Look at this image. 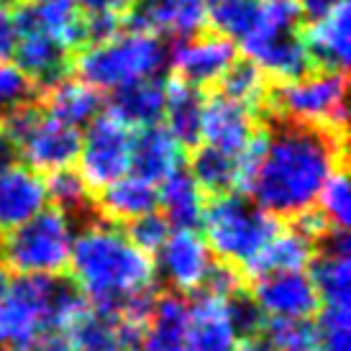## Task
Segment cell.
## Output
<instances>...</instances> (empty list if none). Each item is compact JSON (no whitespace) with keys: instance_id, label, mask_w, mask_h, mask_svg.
Returning <instances> with one entry per match:
<instances>
[{"instance_id":"6da1fadb","label":"cell","mask_w":351,"mask_h":351,"mask_svg":"<svg viewBox=\"0 0 351 351\" xmlns=\"http://www.w3.org/2000/svg\"><path fill=\"white\" fill-rule=\"evenodd\" d=\"M341 154L343 136L282 121L259 131L244 156L239 190L274 218H298L313 210L323 182L341 167Z\"/></svg>"},{"instance_id":"7a4b0ae2","label":"cell","mask_w":351,"mask_h":351,"mask_svg":"<svg viewBox=\"0 0 351 351\" xmlns=\"http://www.w3.org/2000/svg\"><path fill=\"white\" fill-rule=\"evenodd\" d=\"M67 269L93 311L147 321L156 298L154 256L141 252L123 226L88 221L75 234Z\"/></svg>"},{"instance_id":"3957f363","label":"cell","mask_w":351,"mask_h":351,"mask_svg":"<svg viewBox=\"0 0 351 351\" xmlns=\"http://www.w3.org/2000/svg\"><path fill=\"white\" fill-rule=\"evenodd\" d=\"M88 308L77 287L59 277H16L0 298V341L26 346L44 336H64Z\"/></svg>"},{"instance_id":"277c9868","label":"cell","mask_w":351,"mask_h":351,"mask_svg":"<svg viewBox=\"0 0 351 351\" xmlns=\"http://www.w3.org/2000/svg\"><path fill=\"white\" fill-rule=\"evenodd\" d=\"M169 47L152 29L128 21L121 31L77 49L75 72L98 93H118L144 80H156L167 67Z\"/></svg>"},{"instance_id":"5b68a950","label":"cell","mask_w":351,"mask_h":351,"mask_svg":"<svg viewBox=\"0 0 351 351\" xmlns=\"http://www.w3.org/2000/svg\"><path fill=\"white\" fill-rule=\"evenodd\" d=\"M300 5L298 0H259L256 19L236 49L244 51L262 75L274 82H287L311 72V59L300 39Z\"/></svg>"},{"instance_id":"8992f818","label":"cell","mask_w":351,"mask_h":351,"mask_svg":"<svg viewBox=\"0 0 351 351\" xmlns=\"http://www.w3.org/2000/svg\"><path fill=\"white\" fill-rule=\"evenodd\" d=\"M200 226L205 244L213 252V256L241 272L256 256V252L269 241L280 221L262 210L252 197L226 193L205 203Z\"/></svg>"},{"instance_id":"52a82bcc","label":"cell","mask_w":351,"mask_h":351,"mask_svg":"<svg viewBox=\"0 0 351 351\" xmlns=\"http://www.w3.org/2000/svg\"><path fill=\"white\" fill-rule=\"evenodd\" d=\"M75 221L57 208H44L0 239V256L19 277H59L67 269Z\"/></svg>"},{"instance_id":"ba28073f","label":"cell","mask_w":351,"mask_h":351,"mask_svg":"<svg viewBox=\"0 0 351 351\" xmlns=\"http://www.w3.org/2000/svg\"><path fill=\"white\" fill-rule=\"evenodd\" d=\"M272 113L287 123L321 128L343 136L346 128V72L313 69L269 90Z\"/></svg>"},{"instance_id":"9c48e42d","label":"cell","mask_w":351,"mask_h":351,"mask_svg":"<svg viewBox=\"0 0 351 351\" xmlns=\"http://www.w3.org/2000/svg\"><path fill=\"white\" fill-rule=\"evenodd\" d=\"M3 131L21 154L23 165L39 175H51L69 169L77 159L80 128L69 126L39 108H23L13 116L3 118Z\"/></svg>"},{"instance_id":"30bf717a","label":"cell","mask_w":351,"mask_h":351,"mask_svg":"<svg viewBox=\"0 0 351 351\" xmlns=\"http://www.w3.org/2000/svg\"><path fill=\"white\" fill-rule=\"evenodd\" d=\"M131 147L134 128L123 123L116 113L100 110L85 131H80L77 175L85 180L88 190H103L113 180L131 172Z\"/></svg>"},{"instance_id":"8fae6325","label":"cell","mask_w":351,"mask_h":351,"mask_svg":"<svg viewBox=\"0 0 351 351\" xmlns=\"http://www.w3.org/2000/svg\"><path fill=\"white\" fill-rule=\"evenodd\" d=\"M154 269L175 295L203 293L215 269V256L197 228H172L156 249Z\"/></svg>"},{"instance_id":"7c38bea8","label":"cell","mask_w":351,"mask_h":351,"mask_svg":"<svg viewBox=\"0 0 351 351\" xmlns=\"http://www.w3.org/2000/svg\"><path fill=\"white\" fill-rule=\"evenodd\" d=\"M236 62V44L215 31H197L177 39L175 47H169L167 57V64L175 69V77L197 90L218 85Z\"/></svg>"},{"instance_id":"4fadbf2b","label":"cell","mask_w":351,"mask_h":351,"mask_svg":"<svg viewBox=\"0 0 351 351\" xmlns=\"http://www.w3.org/2000/svg\"><path fill=\"white\" fill-rule=\"evenodd\" d=\"M236 295L197 293L195 300L187 302V351H234L246 339L236 315Z\"/></svg>"},{"instance_id":"5bb4252c","label":"cell","mask_w":351,"mask_h":351,"mask_svg":"<svg viewBox=\"0 0 351 351\" xmlns=\"http://www.w3.org/2000/svg\"><path fill=\"white\" fill-rule=\"evenodd\" d=\"M249 298L262 321H311L321 311V300L308 272H274L256 277Z\"/></svg>"},{"instance_id":"9a60e30c","label":"cell","mask_w":351,"mask_h":351,"mask_svg":"<svg viewBox=\"0 0 351 351\" xmlns=\"http://www.w3.org/2000/svg\"><path fill=\"white\" fill-rule=\"evenodd\" d=\"M259 136L256 113L239 106L226 95H210L203 100V118H200V141L231 156H244Z\"/></svg>"},{"instance_id":"2e32d148","label":"cell","mask_w":351,"mask_h":351,"mask_svg":"<svg viewBox=\"0 0 351 351\" xmlns=\"http://www.w3.org/2000/svg\"><path fill=\"white\" fill-rule=\"evenodd\" d=\"M308 267L321 308H351V241L346 231H326Z\"/></svg>"},{"instance_id":"e0dca14e","label":"cell","mask_w":351,"mask_h":351,"mask_svg":"<svg viewBox=\"0 0 351 351\" xmlns=\"http://www.w3.org/2000/svg\"><path fill=\"white\" fill-rule=\"evenodd\" d=\"M13 57L29 80L39 88H49L57 80L67 77L69 51L59 47L57 41L47 36L41 29H36L21 10H16V47Z\"/></svg>"},{"instance_id":"ac0fdd59","label":"cell","mask_w":351,"mask_h":351,"mask_svg":"<svg viewBox=\"0 0 351 351\" xmlns=\"http://www.w3.org/2000/svg\"><path fill=\"white\" fill-rule=\"evenodd\" d=\"M302 47L308 51L311 67L326 72H346L351 59V13L349 3L311 19L300 29Z\"/></svg>"},{"instance_id":"d6986e66","label":"cell","mask_w":351,"mask_h":351,"mask_svg":"<svg viewBox=\"0 0 351 351\" xmlns=\"http://www.w3.org/2000/svg\"><path fill=\"white\" fill-rule=\"evenodd\" d=\"M47 205V185L39 172L16 162L0 169V239Z\"/></svg>"},{"instance_id":"ffe728a7","label":"cell","mask_w":351,"mask_h":351,"mask_svg":"<svg viewBox=\"0 0 351 351\" xmlns=\"http://www.w3.org/2000/svg\"><path fill=\"white\" fill-rule=\"evenodd\" d=\"M144 321H128L110 313L88 311L64 333L67 351H134Z\"/></svg>"},{"instance_id":"44dd1931","label":"cell","mask_w":351,"mask_h":351,"mask_svg":"<svg viewBox=\"0 0 351 351\" xmlns=\"http://www.w3.org/2000/svg\"><path fill=\"white\" fill-rule=\"evenodd\" d=\"M213 0H144L134 8V23L156 31L159 36H190L205 29Z\"/></svg>"},{"instance_id":"7402d4cb","label":"cell","mask_w":351,"mask_h":351,"mask_svg":"<svg viewBox=\"0 0 351 351\" xmlns=\"http://www.w3.org/2000/svg\"><path fill=\"white\" fill-rule=\"evenodd\" d=\"M187 300L167 293L154 298L152 311L141 326L134 351H187L185 349Z\"/></svg>"},{"instance_id":"603a6c76","label":"cell","mask_w":351,"mask_h":351,"mask_svg":"<svg viewBox=\"0 0 351 351\" xmlns=\"http://www.w3.org/2000/svg\"><path fill=\"white\" fill-rule=\"evenodd\" d=\"M98 210L103 221L128 226L131 221L156 210V185L128 172V175L113 180L103 190H98Z\"/></svg>"},{"instance_id":"cb8c5ba5","label":"cell","mask_w":351,"mask_h":351,"mask_svg":"<svg viewBox=\"0 0 351 351\" xmlns=\"http://www.w3.org/2000/svg\"><path fill=\"white\" fill-rule=\"evenodd\" d=\"M208 195L195 182L190 169H177L156 185V210L169 228H197Z\"/></svg>"},{"instance_id":"d4e9b609","label":"cell","mask_w":351,"mask_h":351,"mask_svg":"<svg viewBox=\"0 0 351 351\" xmlns=\"http://www.w3.org/2000/svg\"><path fill=\"white\" fill-rule=\"evenodd\" d=\"M182 152L185 149L162 126L136 128L131 147V172L149 180L152 185H159L182 167Z\"/></svg>"},{"instance_id":"484cf974","label":"cell","mask_w":351,"mask_h":351,"mask_svg":"<svg viewBox=\"0 0 351 351\" xmlns=\"http://www.w3.org/2000/svg\"><path fill=\"white\" fill-rule=\"evenodd\" d=\"M203 100V93L182 80L172 77L165 82V110L159 123L182 149L197 147L200 141Z\"/></svg>"},{"instance_id":"4316f807","label":"cell","mask_w":351,"mask_h":351,"mask_svg":"<svg viewBox=\"0 0 351 351\" xmlns=\"http://www.w3.org/2000/svg\"><path fill=\"white\" fill-rule=\"evenodd\" d=\"M26 19L67 51L85 47V19L72 0H41L19 8Z\"/></svg>"},{"instance_id":"83f0119b","label":"cell","mask_w":351,"mask_h":351,"mask_svg":"<svg viewBox=\"0 0 351 351\" xmlns=\"http://www.w3.org/2000/svg\"><path fill=\"white\" fill-rule=\"evenodd\" d=\"M47 113L64 121L69 126L82 128L103 110V98L95 88L77 77H62L47 88Z\"/></svg>"},{"instance_id":"f1b7e54d","label":"cell","mask_w":351,"mask_h":351,"mask_svg":"<svg viewBox=\"0 0 351 351\" xmlns=\"http://www.w3.org/2000/svg\"><path fill=\"white\" fill-rule=\"evenodd\" d=\"M108 110L116 113L134 131L159 126L162 110H165V82H159V77H156L118 90V93H113Z\"/></svg>"},{"instance_id":"f546056e","label":"cell","mask_w":351,"mask_h":351,"mask_svg":"<svg viewBox=\"0 0 351 351\" xmlns=\"http://www.w3.org/2000/svg\"><path fill=\"white\" fill-rule=\"evenodd\" d=\"M244 156H231L213 147L197 144L193 162H190V175L195 177V182L203 187L205 195L215 197L226 195V193H236L241 187Z\"/></svg>"},{"instance_id":"4dcf8cb0","label":"cell","mask_w":351,"mask_h":351,"mask_svg":"<svg viewBox=\"0 0 351 351\" xmlns=\"http://www.w3.org/2000/svg\"><path fill=\"white\" fill-rule=\"evenodd\" d=\"M218 85H221V95L249 108L252 113L264 110L269 103V80L252 62H236Z\"/></svg>"},{"instance_id":"1f68e13d","label":"cell","mask_w":351,"mask_h":351,"mask_svg":"<svg viewBox=\"0 0 351 351\" xmlns=\"http://www.w3.org/2000/svg\"><path fill=\"white\" fill-rule=\"evenodd\" d=\"M318 208L315 215L323 221V226L328 231H346L351 221V187H349V177H346V169L343 165L339 169H333L328 180L323 182L321 193L315 197V205Z\"/></svg>"},{"instance_id":"d6a6232c","label":"cell","mask_w":351,"mask_h":351,"mask_svg":"<svg viewBox=\"0 0 351 351\" xmlns=\"http://www.w3.org/2000/svg\"><path fill=\"white\" fill-rule=\"evenodd\" d=\"M256 8H259V0H213L208 23L213 26L215 34L239 44L254 26Z\"/></svg>"},{"instance_id":"836d02e7","label":"cell","mask_w":351,"mask_h":351,"mask_svg":"<svg viewBox=\"0 0 351 351\" xmlns=\"http://www.w3.org/2000/svg\"><path fill=\"white\" fill-rule=\"evenodd\" d=\"M44 185H47V203H51V208H57L67 215H77L85 210L90 190L85 185V180L72 167L51 172L49 180H44Z\"/></svg>"},{"instance_id":"e575fe53","label":"cell","mask_w":351,"mask_h":351,"mask_svg":"<svg viewBox=\"0 0 351 351\" xmlns=\"http://www.w3.org/2000/svg\"><path fill=\"white\" fill-rule=\"evenodd\" d=\"M36 85L16 62H0V118H8L31 106Z\"/></svg>"},{"instance_id":"d590c367","label":"cell","mask_w":351,"mask_h":351,"mask_svg":"<svg viewBox=\"0 0 351 351\" xmlns=\"http://www.w3.org/2000/svg\"><path fill=\"white\" fill-rule=\"evenodd\" d=\"M264 341L272 351H315V323L313 321H264Z\"/></svg>"},{"instance_id":"8d00e7d4","label":"cell","mask_w":351,"mask_h":351,"mask_svg":"<svg viewBox=\"0 0 351 351\" xmlns=\"http://www.w3.org/2000/svg\"><path fill=\"white\" fill-rule=\"evenodd\" d=\"M315 351H351V308H321Z\"/></svg>"},{"instance_id":"74e56055","label":"cell","mask_w":351,"mask_h":351,"mask_svg":"<svg viewBox=\"0 0 351 351\" xmlns=\"http://www.w3.org/2000/svg\"><path fill=\"white\" fill-rule=\"evenodd\" d=\"M169 231H172V228H169V223L159 215V210H154V213H149V215H141V218H136V221H131V223L126 226L128 239H131L141 252L152 254V256L156 254L159 246L165 244V239L169 236Z\"/></svg>"},{"instance_id":"f35d334b","label":"cell","mask_w":351,"mask_h":351,"mask_svg":"<svg viewBox=\"0 0 351 351\" xmlns=\"http://www.w3.org/2000/svg\"><path fill=\"white\" fill-rule=\"evenodd\" d=\"M82 19H116L128 21L134 16L136 0H72Z\"/></svg>"},{"instance_id":"ab89813d","label":"cell","mask_w":351,"mask_h":351,"mask_svg":"<svg viewBox=\"0 0 351 351\" xmlns=\"http://www.w3.org/2000/svg\"><path fill=\"white\" fill-rule=\"evenodd\" d=\"M16 47V10L0 0V62H8Z\"/></svg>"},{"instance_id":"60d3db41","label":"cell","mask_w":351,"mask_h":351,"mask_svg":"<svg viewBox=\"0 0 351 351\" xmlns=\"http://www.w3.org/2000/svg\"><path fill=\"white\" fill-rule=\"evenodd\" d=\"M3 351H67V341H64V336L54 333V336H44V339L26 343V346H8Z\"/></svg>"},{"instance_id":"b9f144b4","label":"cell","mask_w":351,"mask_h":351,"mask_svg":"<svg viewBox=\"0 0 351 351\" xmlns=\"http://www.w3.org/2000/svg\"><path fill=\"white\" fill-rule=\"evenodd\" d=\"M343 3H346V0H298L300 13H302V16H308V19L323 16V13L339 8V5H343Z\"/></svg>"},{"instance_id":"7bdbcfd3","label":"cell","mask_w":351,"mask_h":351,"mask_svg":"<svg viewBox=\"0 0 351 351\" xmlns=\"http://www.w3.org/2000/svg\"><path fill=\"white\" fill-rule=\"evenodd\" d=\"M13 156H16L13 144H10V138L5 136V131L0 128V169H3V167H8L10 162H13Z\"/></svg>"},{"instance_id":"ee69618b","label":"cell","mask_w":351,"mask_h":351,"mask_svg":"<svg viewBox=\"0 0 351 351\" xmlns=\"http://www.w3.org/2000/svg\"><path fill=\"white\" fill-rule=\"evenodd\" d=\"M234 351H272V346L264 341V339H256V336H249V339H241L239 346Z\"/></svg>"},{"instance_id":"f6af8a7d","label":"cell","mask_w":351,"mask_h":351,"mask_svg":"<svg viewBox=\"0 0 351 351\" xmlns=\"http://www.w3.org/2000/svg\"><path fill=\"white\" fill-rule=\"evenodd\" d=\"M8 267H5V262H3V256H0V298H3V293H5V287H8Z\"/></svg>"},{"instance_id":"bcb514c9","label":"cell","mask_w":351,"mask_h":351,"mask_svg":"<svg viewBox=\"0 0 351 351\" xmlns=\"http://www.w3.org/2000/svg\"><path fill=\"white\" fill-rule=\"evenodd\" d=\"M29 3H41V0H29Z\"/></svg>"}]
</instances>
